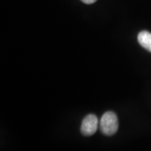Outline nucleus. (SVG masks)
<instances>
[{
  "label": "nucleus",
  "mask_w": 151,
  "mask_h": 151,
  "mask_svg": "<svg viewBox=\"0 0 151 151\" xmlns=\"http://www.w3.org/2000/svg\"><path fill=\"white\" fill-rule=\"evenodd\" d=\"M138 41L142 47L151 52V33L149 31H141L138 35Z\"/></svg>",
  "instance_id": "7ed1b4c3"
},
{
  "label": "nucleus",
  "mask_w": 151,
  "mask_h": 151,
  "mask_svg": "<svg viewBox=\"0 0 151 151\" xmlns=\"http://www.w3.org/2000/svg\"><path fill=\"white\" fill-rule=\"evenodd\" d=\"M97 0H81V2H83L84 4H93L95 3Z\"/></svg>",
  "instance_id": "20e7f679"
},
{
  "label": "nucleus",
  "mask_w": 151,
  "mask_h": 151,
  "mask_svg": "<svg viewBox=\"0 0 151 151\" xmlns=\"http://www.w3.org/2000/svg\"><path fill=\"white\" fill-rule=\"evenodd\" d=\"M100 129L103 134L108 136L113 135L119 129L118 117L113 112H107L100 120Z\"/></svg>",
  "instance_id": "f257e3e1"
},
{
  "label": "nucleus",
  "mask_w": 151,
  "mask_h": 151,
  "mask_svg": "<svg viewBox=\"0 0 151 151\" xmlns=\"http://www.w3.org/2000/svg\"><path fill=\"white\" fill-rule=\"evenodd\" d=\"M98 127V119L94 114H89L85 117L81 126V134L85 136H91L96 133Z\"/></svg>",
  "instance_id": "f03ea898"
}]
</instances>
